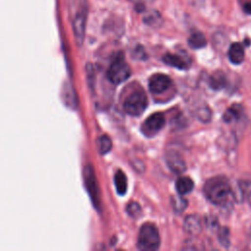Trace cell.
<instances>
[{"label":"cell","instance_id":"11","mask_svg":"<svg viewBox=\"0 0 251 251\" xmlns=\"http://www.w3.org/2000/svg\"><path fill=\"white\" fill-rule=\"evenodd\" d=\"M227 56L229 61L234 65H239L244 60V48L242 44L238 42L232 43L227 51Z\"/></svg>","mask_w":251,"mask_h":251},{"label":"cell","instance_id":"5","mask_svg":"<svg viewBox=\"0 0 251 251\" xmlns=\"http://www.w3.org/2000/svg\"><path fill=\"white\" fill-rule=\"evenodd\" d=\"M130 74V67L126 62L123 53H119L115 56L108 68L107 77L113 84H120L127 79Z\"/></svg>","mask_w":251,"mask_h":251},{"label":"cell","instance_id":"13","mask_svg":"<svg viewBox=\"0 0 251 251\" xmlns=\"http://www.w3.org/2000/svg\"><path fill=\"white\" fill-rule=\"evenodd\" d=\"M227 84V78L225 73L221 71L215 72L209 78V85L214 90H220L226 86Z\"/></svg>","mask_w":251,"mask_h":251},{"label":"cell","instance_id":"20","mask_svg":"<svg viewBox=\"0 0 251 251\" xmlns=\"http://www.w3.org/2000/svg\"><path fill=\"white\" fill-rule=\"evenodd\" d=\"M183 195H176V196H173L172 197V207L173 209L177 212V213H181L182 211H184L187 207V201L184 197H182Z\"/></svg>","mask_w":251,"mask_h":251},{"label":"cell","instance_id":"24","mask_svg":"<svg viewBox=\"0 0 251 251\" xmlns=\"http://www.w3.org/2000/svg\"><path fill=\"white\" fill-rule=\"evenodd\" d=\"M197 117L202 122H209L211 119V111L207 106H202L197 110Z\"/></svg>","mask_w":251,"mask_h":251},{"label":"cell","instance_id":"14","mask_svg":"<svg viewBox=\"0 0 251 251\" xmlns=\"http://www.w3.org/2000/svg\"><path fill=\"white\" fill-rule=\"evenodd\" d=\"M243 114V108L241 105L234 104L226 109L225 114L223 115V120L226 123H232L238 121Z\"/></svg>","mask_w":251,"mask_h":251},{"label":"cell","instance_id":"22","mask_svg":"<svg viewBox=\"0 0 251 251\" xmlns=\"http://www.w3.org/2000/svg\"><path fill=\"white\" fill-rule=\"evenodd\" d=\"M218 238L220 243L225 246V247H228L229 246V229L226 226L221 227L219 229V233H218Z\"/></svg>","mask_w":251,"mask_h":251},{"label":"cell","instance_id":"21","mask_svg":"<svg viewBox=\"0 0 251 251\" xmlns=\"http://www.w3.org/2000/svg\"><path fill=\"white\" fill-rule=\"evenodd\" d=\"M239 187L243 197L246 199L248 204L251 206V180L239 181Z\"/></svg>","mask_w":251,"mask_h":251},{"label":"cell","instance_id":"4","mask_svg":"<svg viewBox=\"0 0 251 251\" xmlns=\"http://www.w3.org/2000/svg\"><path fill=\"white\" fill-rule=\"evenodd\" d=\"M147 104L148 99L145 91L142 88H136L125 98L123 108L126 114L138 117L145 111Z\"/></svg>","mask_w":251,"mask_h":251},{"label":"cell","instance_id":"26","mask_svg":"<svg viewBox=\"0 0 251 251\" xmlns=\"http://www.w3.org/2000/svg\"><path fill=\"white\" fill-rule=\"evenodd\" d=\"M239 4L242 8V10L248 14L251 15V0H238Z\"/></svg>","mask_w":251,"mask_h":251},{"label":"cell","instance_id":"9","mask_svg":"<svg viewBox=\"0 0 251 251\" xmlns=\"http://www.w3.org/2000/svg\"><path fill=\"white\" fill-rule=\"evenodd\" d=\"M166 163L169 169L175 174H181L185 171V162L176 151H170L166 155Z\"/></svg>","mask_w":251,"mask_h":251},{"label":"cell","instance_id":"25","mask_svg":"<svg viewBox=\"0 0 251 251\" xmlns=\"http://www.w3.org/2000/svg\"><path fill=\"white\" fill-rule=\"evenodd\" d=\"M131 55H132V58H135L137 60H143L144 58H146V53H145L143 47L140 45H138L134 48Z\"/></svg>","mask_w":251,"mask_h":251},{"label":"cell","instance_id":"18","mask_svg":"<svg viewBox=\"0 0 251 251\" xmlns=\"http://www.w3.org/2000/svg\"><path fill=\"white\" fill-rule=\"evenodd\" d=\"M143 22L150 26L157 27L162 24V17L157 11H149L143 17Z\"/></svg>","mask_w":251,"mask_h":251},{"label":"cell","instance_id":"6","mask_svg":"<svg viewBox=\"0 0 251 251\" xmlns=\"http://www.w3.org/2000/svg\"><path fill=\"white\" fill-rule=\"evenodd\" d=\"M166 119L163 113H153L141 125V132L147 136H155L165 126Z\"/></svg>","mask_w":251,"mask_h":251},{"label":"cell","instance_id":"15","mask_svg":"<svg viewBox=\"0 0 251 251\" xmlns=\"http://www.w3.org/2000/svg\"><path fill=\"white\" fill-rule=\"evenodd\" d=\"M194 187L193 180L188 176H180L176 181V189L178 194L185 195L192 191Z\"/></svg>","mask_w":251,"mask_h":251},{"label":"cell","instance_id":"27","mask_svg":"<svg viewBox=\"0 0 251 251\" xmlns=\"http://www.w3.org/2000/svg\"><path fill=\"white\" fill-rule=\"evenodd\" d=\"M188 3L195 8H202L205 4V0H187Z\"/></svg>","mask_w":251,"mask_h":251},{"label":"cell","instance_id":"1","mask_svg":"<svg viewBox=\"0 0 251 251\" xmlns=\"http://www.w3.org/2000/svg\"><path fill=\"white\" fill-rule=\"evenodd\" d=\"M203 192L206 198L215 205H225L232 194L228 180L222 176L209 178L203 186Z\"/></svg>","mask_w":251,"mask_h":251},{"label":"cell","instance_id":"16","mask_svg":"<svg viewBox=\"0 0 251 251\" xmlns=\"http://www.w3.org/2000/svg\"><path fill=\"white\" fill-rule=\"evenodd\" d=\"M114 182L116 186L117 193L121 196L125 195L127 190V180L126 175L123 173L122 170H118L114 176Z\"/></svg>","mask_w":251,"mask_h":251},{"label":"cell","instance_id":"3","mask_svg":"<svg viewBox=\"0 0 251 251\" xmlns=\"http://www.w3.org/2000/svg\"><path fill=\"white\" fill-rule=\"evenodd\" d=\"M160 234L157 226L152 223L141 226L137 238V247L143 251H155L160 247Z\"/></svg>","mask_w":251,"mask_h":251},{"label":"cell","instance_id":"8","mask_svg":"<svg viewBox=\"0 0 251 251\" xmlns=\"http://www.w3.org/2000/svg\"><path fill=\"white\" fill-rule=\"evenodd\" d=\"M172 85V80L169 75L165 74H155L148 81L149 90L154 94H160L168 90Z\"/></svg>","mask_w":251,"mask_h":251},{"label":"cell","instance_id":"23","mask_svg":"<svg viewBox=\"0 0 251 251\" xmlns=\"http://www.w3.org/2000/svg\"><path fill=\"white\" fill-rule=\"evenodd\" d=\"M126 213L131 218H136L141 213V207L139 206V204L137 202H130L126 206Z\"/></svg>","mask_w":251,"mask_h":251},{"label":"cell","instance_id":"10","mask_svg":"<svg viewBox=\"0 0 251 251\" xmlns=\"http://www.w3.org/2000/svg\"><path fill=\"white\" fill-rule=\"evenodd\" d=\"M163 62L169 66H172L174 68L179 69V70H186L190 65V60L187 58H183L182 56L178 54H173V53H167L163 56Z\"/></svg>","mask_w":251,"mask_h":251},{"label":"cell","instance_id":"19","mask_svg":"<svg viewBox=\"0 0 251 251\" xmlns=\"http://www.w3.org/2000/svg\"><path fill=\"white\" fill-rule=\"evenodd\" d=\"M97 147H98V150L100 152V154H106L108 153L111 148H112V140L111 138L104 134V135H101L98 139H97Z\"/></svg>","mask_w":251,"mask_h":251},{"label":"cell","instance_id":"17","mask_svg":"<svg viewBox=\"0 0 251 251\" xmlns=\"http://www.w3.org/2000/svg\"><path fill=\"white\" fill-rule=\"evenodd\" d=\"M187 42H188V45L192 49H200V48L205 47L207 44L206 37L200 31H195V32L191 33L187 39Z\"/></svg>","mask_w":251,"mask_h":251},{"label":"cell","instance_id":"12","mask_svg":"<svg viewBox=\"0 0 251 251\" xmlns=\"http://www.w3.org/2000/svg\"><path fill=\"white\" fill-rule=\"evenodd\" d=\"M184 229L186 232L197 235L200 233L202 229V225H201V220L198 216L196 215H189L185 218L184 220Z\"/></svg>","mask_w":251,"mask_h":251},{"label":"cell","instance_id":"28","mask_svg":"<svg viewBox=\"0 0 251 251\" xmlns=\"http://www.w3.org/2000/svg\"><path fill=\"white\" fill-rule=\"evenodd\" d=\"M128 1L132 2L134 4V6H136V5H144V6H146L147 4L152 3L154 0H128Z\"/></svg>","mask_w":251,"mask_h":251},{"label":"cell","instance_id":"2","mask_svg":"<svg viewBox=\"0 0 251 251\" xmlns=\"http://www.w3.org/2000/svg\"><path fill=\"white\" fill-rule=\"evenodd\" d=\"M69 8L75 41L78 45H81L84 39L87 18V2L86 0H70Z\"/></svg>","mask_w":251,"mask_h":251},{"label":"cell","instance_id":"7","mask_svg":"<svg viewBox=\"0 0 251 251\" xmlns=\"http://www.w3.org/2000/svg\"><path fill=\"white\" fill-rule=\"evenodd\" d=\"M83 177H84V182H85L87 192L92 200V203L98 209V206L100 204L99 189H98V185H97L93 168L90 165L85 166L84 171H83Z\"/></svg>","mask_w":251,"mask_h":251}]
</instances>
